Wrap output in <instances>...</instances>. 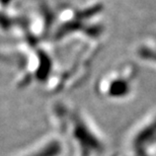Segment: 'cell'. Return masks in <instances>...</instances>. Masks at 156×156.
Returning a JSON list of instances; mask_svg holds the SVG:
<instances>
[{
	"label": "cell",
	"instance_id": "cell-1",
	"mask_svg": "<svg viewBox=\"0 0 156 156\" xmlns=\"http://www.w3.org/2000/svg\"><path fill=\"white\" fill-rule=\"evenodd\" d=\"M54 131L64 140L73 156H101L107 150V140L87 115L71 105L57 102L50 114Z\"/></svg>",
	"mask_w": 156,
	"mask_h": 156
},
{
	"label": "cell",
	"instance_id": "cell-3",
	"mask_svg": "<svg viewBox=\"0 0 156 156\" xmlns=\"http://www.w3.org/2000/svg\"><path fill=\"white\" fill-rule=\"evenodd\" d=\"M129 152L135 156H152L156 146V112L136 124L127 137Z\"/></svg>",
	"mask_w": 156,
	"mask_h": 156
},
{
	"label": "cell",
	"instance_id": "cell-5",
	"mask_svg": "<svg viewBox=\"0 0 156 156\" xmlns=\"http://www.w3.org/2000/svg\"><path fill=\"white\" fill-rule=\"evenodd\" d=\"M138 54L144 61L156 64V36L144 41L140 46Z\"/></svg>",
	"mask_w": 156,
	"mask_h": 156
},
{
	"label": "cell",
	"instance_id": "cell-2",
	"mask_svg": "<svg viewBox=\"0 0 156 156\" xmlns=\"http://www.w3.org/2000/svg\"><path fill=\"white\" fill-rule=\"evenodd\" d=\"M136 71L128 66L112 70L98 81L96 92L108 101H121L132 94L135 87Z\"/></svg>",
	"mask_w": 156,
	"mask_h": 156
},
{
	"label": "cell",
	"instance_id": "cell-4",
	"mask_svg": "<svg viewBox=\"0 0 156 156\" xmlns=\"http://www.w3.org/2000/svg\"><path fill=\"white\" fill-rule=\"evenodd\" d=\"M67 146L62 137L55 131L41 137L15 156H63Z\"/></svg>",
	"mask_w": 156,
	"mask_h": 156
}]
</instances>
